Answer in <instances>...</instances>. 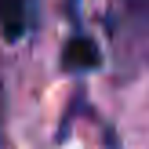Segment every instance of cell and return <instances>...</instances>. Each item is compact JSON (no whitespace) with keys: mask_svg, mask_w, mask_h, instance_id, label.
I'll use <instances>...</instances> for the list:
<instances>
[{"mask_svg":"<svg viewBox=\"0 0 149 149\" xmlns=\"http://www.w3.org/2000/svg\"><path fill=\"white\" fill-rule=\"evenodd\" d=\"M98 62H102V51L95 47V40H87V36H73V40L65 44V51H62V65L69 73H87Z\"/></svg>","mask_w":149,"mask_h":149,"instance_id":"3957f363","label":"cell"},{"mask_svg":"<svg viewBox=\"0 0 149 149\" xmlns=\"http://www.w3.org/2000/svg\"><path fill=\"white\" fill-rule=\"evenodd\" d=\"M106 26L124 69L131 62L135 69L149 62V0H113Z\"/></svg>","mask_w":149,"mask_h":149,"instance_id":"6da1fadb","label":"cell"},{"mask_svg":"<svg viewBox=\"0 0 149 149\" xmlns=\"http://www.w3.org/2000/svg\"><path fill=\"white\" fill-rule=\"evenodd\" d=\"M33 15H36V0H0V33L11 44H18L33 29Z\"/></svg>","mask_w":149,"mask_h":149,"instance_id":"7a4b0ae2","label":"cell"}]
</instances>
